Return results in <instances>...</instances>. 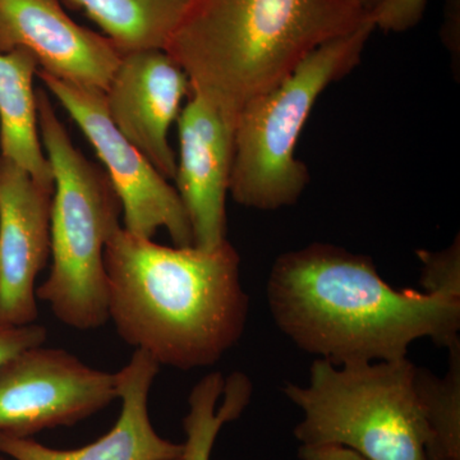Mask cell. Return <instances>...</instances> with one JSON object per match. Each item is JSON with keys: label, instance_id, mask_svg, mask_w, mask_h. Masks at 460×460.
<instances>
[{"label": "cell", "instance_id": "6", "mask_svg": "<svg viewBox=\"0 0 460 460\" xmlns=\"http://www.w3.org/2000/svg\"><path fill=\"white\" fill-rule=\"evenodd\" d=\"M375 30L368 17L356 31L314 50L283 83L239 111L229 180L238 205L270 211L298 201L310 181L307 166L296 157L302 129L323 91L359 65Z\"/></svg>", "mask_w": 460, "mask_h": 460}, {"label": "cell", "instance_id": "1", "mask_svg": "<svg viewBox=\"0 0 460 460\" xmlns=\"http://www.w3.org/2000/svg\"><path fill=\"white\" fill-rule=\"evenodd\" d=\"M278 328L332 365L396 361L411 344L460 343V298L395 289L371 257L313 243L278 257L268 280Z\"/></svg>", "mask_w": 460, "mask_h": 460}, {"label": "cell", "instance_id": "17", "mask_svg": "<svg viewBox=\"0 0 460 460\" xmlns=\"http://www.w3.org/2000/svg\"><path fill=\"white\" fill-rule=\"evenodd\" d=\"M449 370L443 377L414 370V386L425 420L426 460H460V343L449 348Z\"/></svg>", "mask_w": 460, "mask_h": 460}, {"label": "cell", "instance_id": "2", "mask_svg": "<svg viewBox=\"0 0 460 460\" xmlns=\"http://www.w3.org/2000/svg\"><path fill=\"white\" fill-rule=\"evenodd\" d=\"M109 321L160 366L208 367L238 343L250 298L228 239L214 250L168 247L119 226L104 252Z\"/></svg>", "mask_w": 460, "mask_h": 460}, {"label": "cell", "instance_id": "20", "mask_svg": "<svg viewBox=\"0 0 460 460\" xmlns=\"http://www.w3.org/2000/svg\"><path fill=\"white\" fill-rule=\"evenodd\" d=\"M47 338V328L38 323L22 326L0 325V370L18 354L44 344Z\"/></svg>", "mask_w": 460, "mask_h": 460}, {"label": "cell", "instance_id": "10", "mask_svg": "<svg viewBox=\"0 0 460 460\" xmlns=\"http://www.w3.org/2000/svg\"><path fill=\"white\" fill-rule=\"evenodd\" d=\"M53 192L0 157V325L38 319L35 283L50 257Z\"/></svg>", "mask_w": 460, "mask_h": 460}, {"label": "cell", "instance_id": "4", "mask_svg": "<svg viewBox=\"0 0 460 460\" xmlns=\"http://www.w3.org/2000/svg\"><path fill=\"white\" fill-rule=\"evenodd\" d=\"M39 131L53 172L49 275L36 298L75 330L109 321L104 252L119 228L122 206L107 172L75 146L47 91H36Z\"/></svg>", "mask_w": 460, "mask_h": 460}, {"label": "cell", "instance_id": "8", "mask_svg": "<svg viewBox=\"0 0 460 460\" xmlns=\"http://www.w3.org/2000/svg\"><path fill=\"white\" fill-rule=\"evenodd\" d=\"M118 399L117 375L44 344L18 354L0 370V432L31 438L74 426Z\"/></svg>", "mask_w": 460, "mask_h": 460}, {"label": "cell", "instance_id": "22", "mask_svg": "<svg viewBox=\"0 0 460 460\" xmlns=\"http://www.w3.org/2000/svg\"><path fill=\"white\" fill-rule=\"evenodd\" d=\"M363 4H365L366 9H367V12L370 11V8L372 5L375 4V3L377 2V0H362Z\"/></svg>", "mask_w": 460, "mask_h": 460}, {"label": "cell", "instance_id": "24", "mask_svg": "<svg viewBox=\"0 0 460 460\" xmlns=\"http://www.w3.org/2000/svg\"><path fill=\"white\" fill-rule=\"evenodd\" d=\"M172 460H183V459H181V458H178V459H172Z\"/></svg>", "mask_w": 460, "mask_h": 460}, {"label": "cell", "instance_id": "16", "mask_svg": "<svg viewBox=\"0 0 460 460\" xmlns=\"http://www.w3.org/2000/svg\"><path fill=\"white\" fill-rule=\"evenodd\" d=\"M251 394L250 378L239 372L228 378H224L220 372L202 377L189 396V413L183 419L186 441L181 459L210 460L220 429L241 417Z\"/></svg>", "mask_w": 460, "mask_h": 460}, {"label": "cell", "instance_id": "14", "mask_svg": "<svg viewBox=\"0 0 460 460\" xmlns=\"http://www.w3.org/2000/svg\"><path fill=\"white\" fill-rule=\"evenodd\" d=\"M39 62L31 51L16 48L0 53V147L3 159L29 172L36 183L53 187V172L39 131L33 77Z\"/></svg>", "mask_w": 460, "mask_h": 460}, {"label": "cell", "instance_id": "9", "mask_svg": "<svg viewBox=\"0 0 460 460\" xmlns=\"http://www.w3.org/2000/svg\"><path fill=\"white\" fill-rule=\"evenodd\" d=\"M190 91L189 75L165 50L146 49L123 54L104 93L111 122L166 180L177 174L169 132Z\"/></svg>", "mask_w": 460, "mask_h": 460}, {"label": "cell", "instance_id": "5", "mask_svg": "<svg viewBox=\"0 0 460 460\" xmlns=\"http://www.w3.org/2000/svg\"><path fill=\"white\" fill-rule=\"evenodd\" d=\"M414 370L407 357L343 366L314 359L305 385L284 387L304 413L293 434L302 445H337L366 460H426Z\"/></svg>", "mask_w": 460, "mask_h": 460}, {"label": "cell", "instance_id": "11", "mask_svg": "<svg viewBox=\"0 0 460 460\" xmlns=\"http://www.w3.org/2000/svg\"><path fill=\"white\" fill-rule=\"evenodd\" d=\"M177 123L175 190L189 215L193 246L214 250L226 241L235 122L204 96L190 93Z\"/></svg>", "mask_w": 460, "mask_h": 460}, {"label": "cell", "instance_id": "23", "mask_svg": "<svg viewBox=\"0 0 460 460\" xmlns=\"http://www.w3.org/2000/svg\"><path fill=\"white\" fill-rule=\"evenodd\" d=\"M0 460H14L11 456H5V454L0 453Z\"/></svg>", "mask_w": 460, "mask_h": 460}, {"label": "cell", "instance_id": "18", "mask_svg": "<svg viewBox=\"0 0 460 460\" xmlns=\"http://www.w3.org/2000/svg\"><path fill=\"white\" fill-rule=\"evenodd\" d=\"M422 271L420 286L426 293L460 298V238L441 251H417Z\"/></svg>", "mask_w": 460, "mask_h": 460}, {"label": "cell", "instance_id": "19", "mask_svg": "<svg viewBox=\"0 0 460 460\" xmlns=\"http://www.w3.org/2000/svg\"><path fill=\"white\" fill-rule=\"evenodd\" d=\"M428 0H377L368 11L375 29L386 32H405L420 22Z\"/></svg>", "mask_w": 460, "mask_h": 460}, {"label": "cell", "instance_id": "15", "mask_svg": "<svg viewBox=\"0 0 460 460\" xmlns=\"http://www.w3.org/2000/svg\"><path fill=\"white\" fill-rule=\"evenodd\" d=\"M81 9L120 54L165 50L189 0H63Z\"/></svg>", "mask_w": 460, "mask_h": 460}, {"label": "cell", "instance_id": "7", "mask_svg": "<svg viewBox=\"0 0 460 460\" xmlns=\"http://www.w3.org/2000/svg\"><path fill=\"white\" fill-rule=\"evenodd\" d=\"M89 140L122 206L123 228L153 239L165 229L178 247L193 246L192 228L175 187L127 140L109 118L104 93L36 74Z\"/></svg>", "mask_w": 460, "mask_h": 460}, {"label": "cell", "instance_id": "13", "mask_svg": "<svg viewBox=\"0 0 460 460\" xmlns=\"http://www.w3.org/2000/svg\"><path fill=\"white\" fill-rule=\"evenodd\" d=\"M160 365L148 354L135 350L117 375L119 419L107 435L78 449L45 447L31 438L0 432V453L14 460H172L183 456V444L157 434L148 413V396Z\"/></svg>", "mask_w": 460, "mask_h": 460}, {"label": "cell", "instance_id": "21", "mask_svg": "<svg viewBox=\"0 0 460 460\" xmlns=\"http://www.w3.org/2000/svg\"><path fill=\"white\" fill-rule=\"evenodd\" d=\"M301 460H366L353 450L337 445H301Z\"/></svg>", "mask_w": 460, "mask_h": 460}, {"label": "cell", "instance_id": "12", "mask_svg": "<svg viewBox=\"0 0 460 460\" xmlns=\"http://www.w3.org/2000/svg\"><path fill=\"white\" fill-rule=\"evenodd\" d=\"M25 48L45 74L105 93L122 54L75 23L60 0H0V53Z\"/></svg>", "mask_w": 460, "mask_h": 460}, {"label": "cell", "instance_id": "3", "mask_svg": "<svg viewBox=\"0 0 460 460\" xmlns=\"http://www.w3.org/2000/svg\"><path fill=\"white\" fill-rule=\"evenodd\" d=\"M367 20L362 0H189L165 51L190 93L235 122L250 100Z\"/></svg>", "mask_w": 460, "mask_h": 460}]
</instances>
